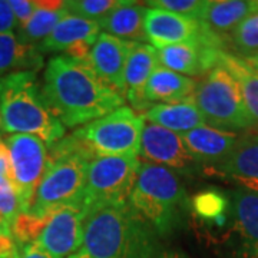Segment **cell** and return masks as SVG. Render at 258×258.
<instances>
[{"label":"cell","mask_w":258,"mask_h":258,"mask_svg":"<svg viewBox=\"0 0 258 258\" xmlns=\"http://www.w3.org/2000/svg\"><path fill=\"white\" fill-rule=\"evenodd\" d=\"M138 157L149 164L165 166L181 175H195L203 168L189 152L179 134L154 123H147L144 128Z\"/></svg>","instance_id":"7c38bea8"},{"label":"cell","mask_w":258,"mask_h":258,"mask_svg":"<svg viewBox=\"0 0 258 258\" xmlns=\"http://www.w3.org/2000/svg\"><path fill=\"white\" fill-rule=\"evenodd\" d=\"M122 3V0H69L66 8L69 15L86 20L101 22L112 10H115Z\"/></svg>","instance_id":"83f0119b"},{"label":"cell","mask_w":258,"mask_h":258,"mask_svg":"<svg viewBox=\"0 0 258 258\" xmlns=\"http://www.w3.org/2000/svg\"><path fill=\"white\" fill-rule=\"evenodd\" d=\"M43 68V55L37 46L25 45L9 32L0 35V78L16 72H37Z\"/></svg>","instance_id":"603a6c76"},{"label":"cell","mask_w":258,"mask_h":258,"mask_svg":"<svg viewBox=\"0 0 258 258\" xmlns=\"http://www.w3.org/2000/svg\"><path fill=\"white\" fill-rule=\"evenodd\" d=\"M0 134H2V131H0ZM0 141H2V138H0Z\"/></svg>","instance_id":"60d3db41"},{"label":"cell","mask_w":258,"mask_h":258,"mask_svg":"<svg viewBox=\"0 0 258 258\" xmlns=\"http://www.w3.org/2000/svg\"><path fill=\"white\" fill-rule=\"evenodd\" d=\"M215 171L241 189L258 192V134H242L230 157Z\"/></svg>","instance_id":"e0dca14e"},{"label":"cell","mask_w":258,"mask_h":258,"mask_svg":"<svg viewBox=\"0 0 258 258\" xmlns=\"http://www.w3.org/2000/svg\"><path fill=\"white\" fill-rule=\"evenodd\" d=\"M208 0H151L144 5L148 8L162 9L179 16L201 20Z\"/></svg>","instance_id":"f546056e"},{"label":"cell","mask_w":258,"mask_h":258,"mask_svg":"<svg viewBox=\"0 0 258 258\" xmlns=\"http://www.w3.org/2000/svg\"><path fill=\"white\" fill-rule=\"evenodd\" d=\"M194 211L204 220L218 221L228 208L227 198L218 191H203L194 197Z\"/></svg>","instance_id":"f1b7e54d"},{"label":"cell","mask_w":258,"mask_h":258,"mask_svg":"<svg viewBox=\"0 0 258 258\" xmlns=\"http://www.w3.org/2000/svg\"><path fill=\"white\" fill-rule=\"evenodd\" d=\"M19 249V258H52L37 242H30Z\"/></svg>","instance_id":"836d02e7"},{"label":"cell","mask_w":258,"mask_h":258,"mask_svg":"<svg viewBox=\"0 0 258 258\" xmlns=\"http://www.w3.org/2000/svg\"><path fill=\"white\" fill-rule=\"evenodd\" d=\"M82 248L91 258H161L158 235L129 203L102 205L88 214Z\"/></svg>","instance_id":"7a4b0ae2"},{"label":"cell","mask_w":258,"mask_h":258,"mask_svg":"<svg viewBox=\"0 0 258 258\" xmlns=\"http://www.w3.org/2000/svg\"><path fill=\"white\" fill-rule=\"evenodd\" d=\"M69 258H91V255H89V254H88V252H86V251L82 248V249H79L76 254H74L72 257H69Z\"/></svg>","instance_id":"8d00e7d4"},{"label":"cell","mask_w":258,"mask_h":258,"mask_svg":"<svg viewBox=\"0 0 258 258\" xmlns=\"http://www.w3.org/2000/svg\"><path fill=\"white\" fill-rule=\"evenodd\" d=\"M144 119L149 123L158 125L161 128L168 129L182 135L195 128L205 125L204 118L195 106L192 99L181 103H157L152 105L145 113H142Z\"/></svg>","instance_id":"7402d4cb"},{"label":"cell","mask_w":258,"mask_h":258,"mask_svg":"<svg viewBox=\"0 0 258 258\" xmlns=\"http://www.w3.org/2000/svg\"><path fill=\"white\" fill-rule=\"evenodd\" d=\"M20 214V203L16 189L10 179L0 181V218L9 227Z\"/></svg>","instance_id":"4dcf8cb0"},{"label":"cell","mask_w":258,"mask_h":258,"mask_svg":"<svg viewBox=\"0 0 258 258\" xmlns=\"http://www.w3.org/2000/svg\"><path fill=\"white\" fill-rule=\"evenodd\" d=\"M218 64H221L237 82L248 113L258 128V72L241 56L228 50L222 52Z\"/></svg>","instance_id":"484cf974"},{"label":"cell","mask_w":258,"mask_h":258,"mask_svg":"<svg viewBox=\"0 0 258 258\" xmlns=\"http://www.w3.org/2000/svg\"><path fill=\"white\" fill-rule=\"evenodd\" d=\"M192 101L207 126L234 134L257 129L238 85L221 64L197 83Z\"/></svg>","instance_id":"8992f818"},{"label":"cell","mask_w":258,"mask_h":258,"mask_svg":"<svg viewBox=\"0 0 258 258\" xmlns=\"http://www.w3.org/2000/svg\"><path fill=\"white\" fill-rule=\"evenodd\" d=\"M181 137L200 165L217 169L230 157L241 135L203 125L185 132Z\"/></svg>","instance_id":"9a60e30c"},{"label":"cell","mask_w":258,"mask_h":258,"mask_svg":"<svg viewBox=\"0 0 258 258\" xmlns=\"http://www.w3.org/2000/svg\"><path fill=\"white\" fill-rule=\"evenodd\" d=\"M0 131L9 135H35L47 148L64 137L66 128L45 101L36 72L0 78Z\"/></svg>","instance_id":"3957f363"},{"label":"cell","mask_w":258,"mask_h":258,"mask_svg":"<svg viewBox=\"0 0 258 258\" xmlns=\"http://www.w3.org/2000/svg\"><path fill=\"white\" fill-rule=\"evenodd\" d=\"M6 228H10V227H9V225H8V224H6V222L3 221L2 218H0V234H2L3 231L6 230Z\"/></svg>","instance_id":"f35d334b"},{"label":"cell","mask_w":258,"mask_h":258,"mask_svg":"<svg viewBox=\"0 0 258 258\" xmlns=\"http://www.w3.org/2000/svg\"><path fill=\"white\" fill-rule=\"evenodd\" d=\"M232 47L241 57L254 55L258 52V10L241 22L230 35Z\"/></svg>","instance_id":"4316f807"},{"label":"cell","mask_w":258,"mask_h":258,"mask_svg":"<svg viewBox=\"0 0 258 258\" xmlns=\"http://www.w3.org/2000/svg\"><path fill=\"white\" fill-rule=\"evenodd\" d=\"M242 59H244V60L251 66V68H254V69L258 72V52L257 53H254V55L247 56V57H242Z\"/></svg>","instance_id":"e575fe53"},{"label":"cell","mask_w":258,"mask_h":258,"mask_svg":"<svg viewBox=\"0 0 258 258\" xmlns=\"http://www.w3.org/2000/svg\"><path fill=\"white\" fill-rule=\"evenodd\" d=\"M101 33L99 22L68 15L63 20L59 22L53 32L37 46V49L42 55L50 52L68 53L76 46L93 45Z\"/></svg>","instance_id":"ac0fdd59"},{"label":"cell","mask_w":258,"mask_h":258,"mask_svg":"<svg viewBox=\"0 0 258 258\" xmlns=\"http://www.w3.org/2000/svg\"><path fill=\"white\" fill-rule=\"evenodd\" d=\"M134 42L103 33L98 36L85 63L106 86L125 98V71Z\"/></svg>","instance_id":"4fadbf2b"},{"label":"cell","mask_w":258,"mask_h":258,"mask_svg":"<svg viewBox=\"0 0 258 258\" xmlns=\"http://www.w3.org/2000/svg\"><path fill=\"white\" fill-rule=\"evenodd\" d=\"M144 116L129 106H120L99 119L89 122L74 134L95 157L138 155L145 128Z\"/></svg>","instance_id":"52a82bcc"},{"label":"cell","mask_w":258,"mask_h":258,"mask_svg":"<svg viewBox=\"0 0 258 258\" xmlns=\"http://www.w3.org/2000/svg\"><path fill=\"white\" fill-rule=\"evenodd\" d=\"M161 258H188L182 252H178V251H164Z\"/></svg>","instance_id":"d590c367"},{"label":"cell","mask_w":258,"mask_h":258,"mask_svg":"<svg viewBox=\"0 0 258 258\" xmlns=\"http://www.w3.org/2000/svg\"><path fill=\"white\" fill-rule=\"evenodd\" d=\"M13 258H19V249H18V252H16L15 255H13Z\"/></svg>","instance_id":"ab89813d"},{"label":"cell","mask_w":258,"mask_h":258,"mask_svg":"<svg viewBox=\"0 0 258 258\" xmlns=\"http://www.w3.org/2000/svg\"><path fill=\"white\" fill-rule=\"evenodd\" d=\"M197 83L192 78L172 72L159 64L148 81L145 96L151 105L181 103L192 99Z\"/></svg>","instance_id":"44dd1931"},{"label":"cell","mask_w":258,"mask_h":258,"mask_svg":"<svg viewBox=\"0 0 258 258\" xmlns=\"http://www.w3.org/2000/svg\"><path fill=\"white\" fill-rule=\"evenodd\" d=\"M225 39L207 29L203 36L158 50L159 64L181 75L203 76L220 63L225 52Z\"/></svg>","instance_id":"8fae6325"},{"label":"cell","mask_w":258,"mask_h":258,"mask_svg":"<svg viewBox=\"0 0 258 258\" xmlns=\"http://www.w3.org/2000/svg\"><path fill=\"white\" fill-rule=\"evenodd\" d=\"M93 158L92 151L74 132L49 147V165L29 214L45 217L63 205L82 200L88 168Z\"/></svg>","instance_id":"277c9868"},{"label":"cell","mask_w":258,"mask_h":258,"mask_svg":"<svg viewBox=\"0 0 258 258\" xmlns=\"http://www.w3.org/2000/svg\"><path fill=\"white\" fill-rule=\"evenodd\" d=\"M258 10V0H208L201 22L222 39Z\"/></svg>","instance_id":"ffe728a7"},{"label":"cell","mask_w":258,"mask_h":258,"mask_svg":"<svg viewBox=\"0 0 258 258\" xmlns=\"http://www.w3.org/2000/svg\"><path fill=\"white\" fill-rule=\"evenodd\" d=\"M128 203L158 237H168L182 221L188 200L174 171L141 161Z\"/></svg>","instance_id":"5b68a950"},{"label":"cell","mask_w":258,"mask_h":258,"mask_svg":"<svg viewBox=\"0 0 258 258\" xmlns=\"http://www.w3.org/2000/svg\"><path fill=\"white\" fill-rule=\"evenodd\" d=\"M16 28L18 22L10 8V3L8 0H0V35L13 32V29Z\"/></svg>","instance_id":"d6a6232c"},{"label":"cell","mask_w":258,"mask_h":258,"mask_svg":"<svg viewBox=\"0 0 258 258\" xmlns=\"http://www.w3.org/2000/svg\"><path fill=\"white\" fill-rule=\"evenodd\" d=\"M138 155L95 157L88 168L83 204L88 214L102 205L128 203L137 181Z\"/></svg>","instance_id":"ba28073f"},{"label":"cell","mask_w":258,"mask_h":258,"mask_svg":"<svg viewBox=\"0 0 258 258\" xmlns=\"http://www.w3.org/2000/svg\"><path fill=\"white\" fill-rule=\"evenodd\" d=\"M43 98L64 128H76L123 106L125 98L111 89L81 60L53 56L46 64Z\"/></svg>","instance_id":"6da1fadb"},{"label":"cell","mask_w":258,"mask_h":258,"mask_svg":"<svg viewBox=\"0 0 258 258\" xmlns=\"http://www.w3.org/2000/svg\"><path fill=\"white\" fill-rule=\"evenodd\" d=\"M8 152V147H6V144L3 142V141H0V157L2 155H5Z\"/></svg>","instance_id":"74e56055"},{"label":"cell","mask_w":258,"mask_h":258,"mask_svg":"<svg viewBox=\"0 0 258 258\" xmlns=\"http://www.w3.org/2000/svg\"><path fill=\"white\" fill-rule=\"evenodd\" d=\"M10 159V178L20 203L28 212L49 165V148L35 135L16 134L5 141Z\"/></svg>","instance_id":"9c48e42d"},{"label":"cell","mask_w":258,"mask_h":258,"mask_svg":"<svg viewBox=\"0 0 258 258\" xmlns=\"http://www.w3.org/2000/svg\"><path fill=\"white\" fill-rule=\"evenodd\" d=\"M159 66L158 50L147 43H135L129 55L125 71V99H128L134 109L145 112L152 106L145 96L147 83Z\"/></svg>","instance_id":"2e32d148"},{"label":"cell","mask_w":258,"mask_h":258,"mask_svg":"<svg viewBox=\"0 0 258 258\" xmlns=\"http://www.w3.org/2000/svg\"><path fill=\"white\" fill-rule=\"evenodd\" d=\"M207 29L201 20L155 8H148L145 16V36L157 50L195 40L203 36Z\"/></svg>","instance_id":"5bb4252c"},{"label":"cell","mask_w":258,"mask_h":258,"mask_svg":"<svg viewBox=\"0 0 258 258\" xmlns=\"http://www.w3.org/2000/svg\"><path fill=\"white\" fill-rule=\"evenodd\" d=\"M88 210L83 198L68 204L46 215V224L40 232L37 244L52 258H69L83 245V231Z\"/></svg>","instance_id":"30bf717a"},{"label":"cell","mask_w":258,"mask_h":258,"mask_svg":"<svg viewBox=\"0 0 258 258\" xmlns=\"http://www.w3.org/2000/svg\"><path fill=\"white\" fill-rule=\"evenodd\" d=\"M9 3L18 22V28L25 25L37 10L36 0H9Z\"/></svg>","instance_id":"1f68e13d"},{"label":"cell","mask_w":258,"mask_h":258,"mask_svg":"<svg viewBox=\"0 0 258 258\" xmlns=\"http://www.w3.org/2000/svg\"><path fill=\"white\" fill-rule=\"evenodd\" d=\"M68 15L66 2H37L35 15L25 25L16 28V36L25 45L39 46Z\"/></svg>","instance_id":"cb8c5ba5"},{"label":"cell","mask_w":258,"mask_h":258,"mask_svg":"<svg viewBox=\"0 0 258 258\" xmlns=\"http://www.w3.org/2000/svg\"><path fill=\"white\" fill-rule=\"evenodd\" d=\"M148 8L144 3L122 0L119 6L99 22L103 33L118 37L126 42L144 43L145 36V16Z\"/></svg>","instance_id":"d6986e66"},{"label":"cell","mask_w":258,"mask_h":258,"mask_svg":"<svg viewBox=\"0 0 258 258\" xmlns=\"http://www.w3.org/2000/svg\"><path fill=\"white\" fill-rule=\"evenodd\" d=\"M232 214L248 255L258 258V192L241 188L234 191Z\"/></svg>","instance_id":"d4e9b609"}]
</instances>
